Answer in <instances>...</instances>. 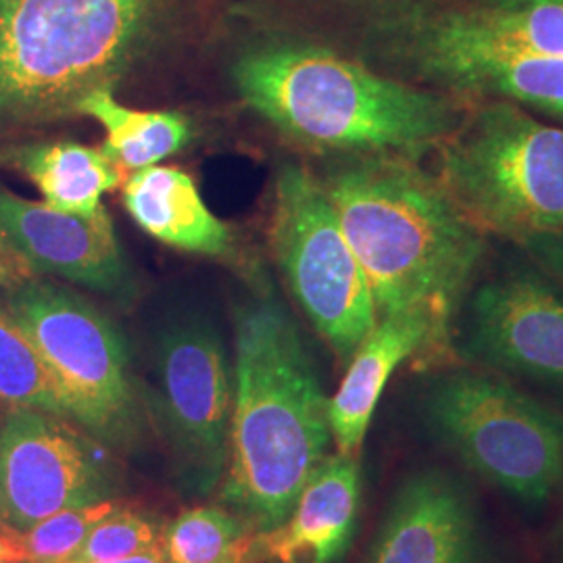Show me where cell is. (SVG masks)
Here are the masks:
<instances>
[{
  "mask_svg": "<svg viewBox=\"0 0 563 563\" xmlns=\"http://www.w3.org/2000/svg\"><path fill=\"white\" fill-rule=\"evenodd\" d=\"M341 44L395 80L467 107L563 121V0H328Z\"/></svg>",
  "mask_w": 563,
  "mask_h": 563,
  "instance_id": "1",
  "label": "cell"
},
{
  "mask_svg": "<svg viewBox=\"0 0 563 563\" xmlns=\"http://www.w3.org/2000/svg\"><path fill=\"white\" fill-rule=\"evenodd\" d=\"M318 178L362 263L378 318L420 316L432 328L434 360L444 357L488 236L418 159L349 155Z\"/></svg>",
  "mask_w": 563,
  "mask_h": 563,
  "instance_id": "2",
  "label": "cell"
},
{
  "mask_svg": "<svg viewBox=\"0 0 563 563\" xmlns=\"http://www.w3.org/2000/svg\"><path fill=\"white\" fill-rule=\"evenodd\" d=\"M241 101L288 141L334 155L437 151L467 104L395 80L339 48L292 32L244 46L230 65Z\"/></svg>",
  "mask_w": 563,
  "mask_h": 563,
  "instance_id": "3",
  "label": "cell"
},
{
  "mask_svg": "<svg viewBox=\"0 0 563 563\" xmlns=\"http://www.w3.org/2000/svg\"><path fill=\"white\" fill-rule=\"evenodd\" d=\"M328 397L267 278L234 313V411L220 504L260 532L286 522L332 441Z\"/></svg>",
  "mask_w": 563,
  "mask_h": 563,
  "instance_id": "4",
  "label": "cell"
},
{
  "mask_svg": "<svg viewBox=\"0 0 563 563\" xmlns=\"http://www.w3.org/2000/svg\"><path fill=\"white\" fill-rule=\"evenodd\" d=\"M190 0H0V130L78 115L153 59Z\"/></svg>",
  "mask_w": 563,
  "mask_h": 563,
  "instance_id": "5",
  "label": "cell"
},
{
  "mask_svg": "<svg viewBox=\"0 0 563 563\" xmlns=\"http://www.w3.org/2000/svg\"><path fill=\"white\" fill-rule=\"evenodd\" d=\"M437 178L486 236L563 230V128L514 102L467 107L437 148Z\"/></svg>",
  "mask_w": 563,
  "mask_h": 563,
  "instance_id": "6",
  "label": "cell"
},
{
  "mask_svg": "<svg viewBox=\"0 0 563 563\" xmlns=\"http://www.w3.org/2000/svg\"><path fill=\"white\" fill-rule=\"evenodd\" d=\"M428 428L476 476L530 507L563 488V413L481 369H449L428 386Z\"/></svg>",
  "mask_w": 563,
  "mask_h": 563,
  "instance_id": "7",
  "label": "cell"
},
{
  "mask_svg": "<svg viewBox=\"0 0 563 563\" xmlns=\"http://www.w3.org/2000/svg\"><path fill=\"white\" fill-rule=\"evenodd\" d=\"M7 311L48 365L74 423L102 444L132 443L141 402L120 328L71 288L34 278L9 288Z\"/></svg>",
  "mask_w": 563,
  "mask_h": 563,
  "instance_id": "8",
  "label": "cell"
},
{
  "mask_svg": "<svg viewBox=\"0 0 563 563\" xmlns=\"http://www.w3.org/2000/svg\"><path fill=\"white\" fill-rule=\"evenodd\" d=\"M272 249L295 301L341 362L349 363L378 322L362 263L322 181L282 165L274 186Z\"/></svg>",
  "mask_w": 563,
  "mask_h": 563,
  "instance_id": "9",
  "label": "cell"
},
{
  "mask_svg": "<svg viewBox=\"0 0 563 563\" xmlns=\"http://www.w3.org/2000/svg\"><path fill=\"white\" fill-rule=\"evenodd\" d=\"M155 405L184 478L199 493L222 483L230 455L234 363L218 328L184 316L163 328L155 349Z\"/></svg>",
  "mask_w": 563,
  "mask_h": 563,
  "instance_id": "10",
  "label": "cell"
},
{
  "mask_svg": "<svg viewBox=\"0 0 563 563\" xmlns=\"http://www.w3.org/2000/svg\"><path fill=\"white\" fill-rule=\"evenodd\" d=\"M99 443L59 416L7 411L0 420V522L25 532L65 509L109 499L115 472Z\"/></svg>",
  "mask_w": 563,
  "mask_h": 563,
  "instance_id": "11",
  "label": "cell"
},
{
  "mask_svg": "<svg viewBox=\"0 0 563 563\" xmlns=\"http://www.w3.org/2000/svg\"><path fill=\"white\" fill-rule=\"evenodd\" d=\"M463 351L490 372L563 390V286L518 265L472 286Z\"/></svg>",
  "mask_w": 563,
  "mask_h": 563,
  "instance_id": "12",
  "label": "cell"
},
{
  "mask_svg": "<svg viewBox=\"0 0 563 563\" xmlns=\"http://www.w3.org/2000/svg\"><path fill=\"white\" fill-rule=\"evenodd\" d=\"M0 242L32 274L51 276L128 302L136 280L121 251L111 216H74L27 201L0 186Z\"/></svg>",
  "mask_w": 563,
  "mask_h": 563,
  "instance_id": "13",
  "label": "cell"
},
{
  "mask_svg": "<svg viewBox=\"0 0 563 563\" xmlns=\"http://www.w3.org/2000/svg\"><path fill=\"white\" fill-rule=\"evenodd\" d=\"M367 563H499L474 493L451 472L405 478L386 509Z\"/></svg>",
  "mask_w": 563,
  "mask_h": 563,
  "instance_id": "14",
  "label": "cell"
},
{
  "mask_svg": "<svg viewBox=\"0 0 563 563\" xmlns=\"http://www.w3.org/2000/svg\"><path fill=\"white\" fill-rule=\"evenodd\" d=\"M362 509V472L355 455H328L305 484L286 522L260 532L262 563H341Z\"/></svg>",
  "mask_w": 563,
  "mask_h": 563,
  "instance_id": "15",
  "label": "cell"
},
{
  "mask_svg": "<svg viewBox=\"0 0 563 563\" xmlns=\"http://www.w3.org/2000/svg\"><path fill=\"white\" fill-rule=\"evenodd\" d=\"M416 355L434 360L430 323L411 313L378 318L349 360L341 386L328 401L336 453L357 457L386 384L401 363Z\"/></svg>",
  "mask_w": 563,
  "mask_h": 563,
  "instance_id": "16",
  "label": "cell"
},
{
  "mask_svg": "<svg viewBox=\"0 0 563 563\" xmlns=\"http://www.w3.org/2000/svg\"><path fill=\"white\" fill-rule=\"evenodd\" d=\"M123 207L139 228L167 246L220 260L236 255L232 230L213 216L180 167L153 165L134 172L123 186Z\"/></svg>",
  "mask_w": 563,
  "mask_h": 563,
  "instance_id": "17",
  "label": "cell"
},
{
  "mask_svg": "<svg viewBox=\"0 0 563 563\" xmlns=\"http://www.w3.org/2000/svg\"><path fill=\"white\" fill-rule=\"evenodd\" d=\"M0 162L32 181L46 205L84 218L104 207L102 197L120 188L123 174L102 148L71 141L4 148Z\"/></svg>",
  "mask_w": 563,
  "mask_h": 563,
  "instance_id": "18",
  "label": "cell"
},
{
  "mask_svg": "<svg viewBox=\"0 0 563 563\" xmlns=\"http://www.w3.org/2000/svg\"><path fill=\"white\" fill-rule=\"evenodd\" d=\"M78 115L99 121L107 134L101 148L121 172L153 167L180 153L192 139V123L178 111H139L121 104L113 88L90 92Z\"/></svg>",
  "mask_w": 563,
  "mask_h": 563,
  "instance_id": "19",
  "label": "cell"
},
{
  "mask_svg": "<svg viewBox=\"0 0 563 563\" xmlns=\"http://www.w3.org/2000/svg\"><path fill=\"white\" fill-rule=\"evenodd\" d=\"M169 563H262L260 530L223 505L186 509L163 530Z\"/></svg>",
  "mask_w": 563,
  "mask_h": 563,
  "instance_id": "20",
  "label": "cell"
},
{
  "mask_svg": "<svg viewBox=\"0 0 563 563\" xmlns=\"http://www.w3.org/2000/svg\"><path fill=\"white\" fill-rule=\"evenodd\" d=\"M0 407L36 409L71 420L59 384L30 336L0 307ZM74 422V420H71Z\"/></svg>",
  "mask_w": 563,
  "mask_h": 563,
  "instance_id": "21",
  "label": "cell"
},
{
  "mask_svg": "<svg viewBox=\"0 0 563 563\" xmlns=\"http://www.w3.org/2000/svg\"><path fill=\"white\" fill-rule=\"evenodd\" d=\"M118 507V501L104 499L99 504L71 507L42 522L34 523L25 532L13 530V547L20 563H67L80 549L95 523L101 522Z\"/></svg>",
  "mask_w": 563,
  "mask_h": 563,
  "instance_id": "22",
  "label": "cell"
},
{
  "mask_svg": "<svg viewBox=\"0 0 563 563\" xmlns=\"http://www.w3.org/2000/svg\"><path fill=\"white\" fill-rule=\"evenodd\" d=\"M163 526L155 516L118 505L88 532L76 555L67 563H97L136 555L162 547Z\"/></svg>",
  "mask_w": 563,
  "mask_h": 563,
  "instance_id": "23",
  "label": "cell"
},
{
  "mask_svg": "<svg viewBox=\"0 0 563 563\" xmlns=\"http://www.w3.org/2000/svg\"><path fill=\"white\" fill-rule=\"evenodd\" d=\"M516 244L522 246L526 255L537 267H541L547 276H551L563 286V230L532 234Z\"/></svg>",
  "mask_w": 563,
  "mask_h": 563,
  "instance_id": "24",
  "label": "cell"
},
{
  "mask_svg": "<svg viewBox=\"0 0 563 563\" xmlns=\"http://www.w3.org/2000/svg\"><path fill=\"white\" fill-rule=\"evenodd\" d=\"M97 563H169L165 553H163L162 547H155V549H148V551H142L136 555H128V558H120V560H111V562H97Z\"/></svg>",
  "mask_w": 563,
  "mask_h": 563,
  "instance_id": "25",
  "label": "cell"
},
{
  "mask_svg": "<svg viewBox=\"0 0 563 563\" xmlns=\"http://www.w3.org/2000/svg\"><path fill=\"white\" fill-rule=\"evenodd\" d=\"M553 563H563V523L560 528V537H558V544H555V558Z\"/></svg>",
  "mask_w": 563,
  "mask_h": 563,
  "instance_id": "26",
  "label": "cell"
},
{
  "mask_svg": "<svg viewBox=\"0 0 563 563\" xmlns=\"http://www.w3.org/2000/svg\"><path fill=\"white\" fill-rule=\"evenodd\" d=\"M4 282H7V272L0 269V284H4Z\"/></svg>",
  "mask_w": 563,
  "mask_h": 563,
  "instance_id": "27",
  "label": "cell"
}]
</instances>
